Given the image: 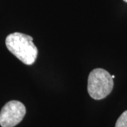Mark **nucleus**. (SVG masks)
Instances as JSON below:
<instances>
[{"instance_id": "1", "label": "nucleus", "mask_w": 127, "mask_h": 127, "mask_svg": "<svg viewBox=\"0 0 127 127\" xmlns=\"http://www.w3.org/2000/svg\"><path fill=\"white\" fill-rule=\"evenodd\" d=\"M5 44L7 50L25 64L32 65L35 62L38 50L31 35L20 32L11 33L6 37Z\"/></svg>"}, {"instance_id": "2", "label": "nucleus", "mask_w": 127, "mask_h": 127, "mask_svg": "<svg viewBox=\"0 0 127 127\" xmlns=\"http://www.w3.org/2000/svg\"><path fill=\"white\" fill-rule=\"evenodd\" d=\"M114 82L110 73L103 68H94L88 75V92L94 100L106 97L113 90Z\"/></svg>"}, {"instance_id": "3", "label": "nucleus", "mask_w": 127, "mask_h": 127, "mask_svg": "<svg viewBox=\"0 0 127 127\" xmlns=\"http://www.w3.org/2000/svg\"><path fill=\"white\" fill-rule=\"evenodd\" d=\"M26 107L21 101L12 100L4 105L0 111V126L14 127L21 122L26 115Z\"/></svg>"}, {"instance_id": "4", "label": "nucleus", "mask_w": 127, "mask_h": 127, "mask_svg": "<svg viewBox=\"0 0 127 127\" xmlns=\"http://www.w3.org/2000/svg\"><path fill=\"white\" fill-rule=\"evenodd\" d=\"M115 127H127V111H124L117 119Z\"/></svg>"}, {"instance_id": "5", "label": "nucleus", "mask_w": 127, "mask_h": 127, "mask_svg": "<svg viewBox=\"0 0 127 127\" xmlns=\"http://www.w3.org/2000/svg\"><path fill=\"white\" fill-rule=\"evenodd\" d=\"M124 2H127V0H123Z\"/></svg>"}]
</instances>
